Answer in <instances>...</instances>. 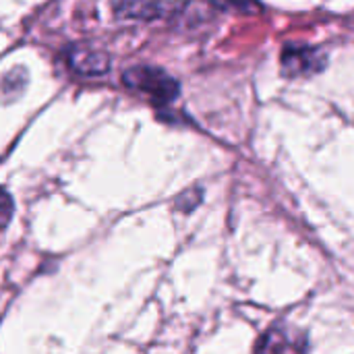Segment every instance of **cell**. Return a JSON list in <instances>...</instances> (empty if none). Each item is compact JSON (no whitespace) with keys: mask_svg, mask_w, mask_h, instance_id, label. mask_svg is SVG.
Masks as SVG:
<instances>
[{"mask_svg":"<svg viewBox=\"0 0 354 354\" xmlns=\"http://www.w3.org/2000/svg\"><path fill=\"white\" fill-rule=\"evenodd\" d=\"M25 79V77H23ZM23 79H19V81H12V73H8L2 81L4 83H0V91H2V97H8L10 100V89H15V95H19L21 93V89H23Z\"/></svg>","mask_w":354,"mask_h":354,"instance_id":"cell-7","label":"cell"},{"mask_svg":"<svg viewBox=\"0 0 354 354\" xmlns=\"http://www.w3.org/2000/svg\"><path fill=\"white\" fill-rule=\"evenodd\" d=\"M12 212H15V203H12V197L6 189L0 187V230H4L12 218Z\"/></svg>","mask_w":354,"mask_h":354,"instance_id":"cell-6","label":"cell"},{"mask_svg":"<svg viewBox=\"0 0 354 354\" xmlns=\"http://www.w3.org/2000/svg\"><path fill=\"white\" fill-rule=\"evenodd\" d=\"M255 354H309L307 334L292 326H272L259 338Z\"/></svg>","mask_w":354,"mask_h":354,"instance_id":"cell-2","label":"cell"},{"mask_svg":"<svg viewBox=\"0 0 354 354\" xmlns=\"http://www.w3.org/2000/svg\"><path fill=\"white\" fill-rule=\"evenodd\" d=\"M122 81L129 89L149 97L160 106L172 104L180 93L178 81L158 66H133L122 73Z\"/></svg>","mask_w":354,"mask_h":354,"instance_id":"cell-1","label":"cell"},{"mask_svg":"<svg viewBox=\"0 0 354 354\" xmlns=\"http://www.w3.org/2000/svg\"><path fill=\"white\" fill-rule=\"evenodd\" d=\"M185 8L187 4L183 2H118L114 4L116 15L124 19H162V17H172Z\"/></svg>","mask_w":354,"mask_h":354,"instance_id":"cell-5","label":"cell"},{"mask_svg":"<svg viewBox=\"0 0 354 354\" xmlns=\"http://www.w3.org/2000/svg\"><path fill=\"white\" fill-rule=\"evenodd\" d=\"M328 56L319 48L290 44L282 52V71L288 77H311L326 68Z\"/></svg>","mask_w":354,"mask_h":354,"instance_id":"cell-3","label":"cell"},{"mask_svg":"<svg viewBox=\"0 0 354 354\" xmlns=\"http://www.w3.org/2000/svg\"><path fill=\"white\" fill-rule=\"evenodd\" d=\"M66 64L81 77H102L110 68V58L104 50L89 44H75L66 50Z\"/></svg>","mask_w":354,"mask_h":354,"instance_id":"cell-4","label":"cell"}]
</instances>
